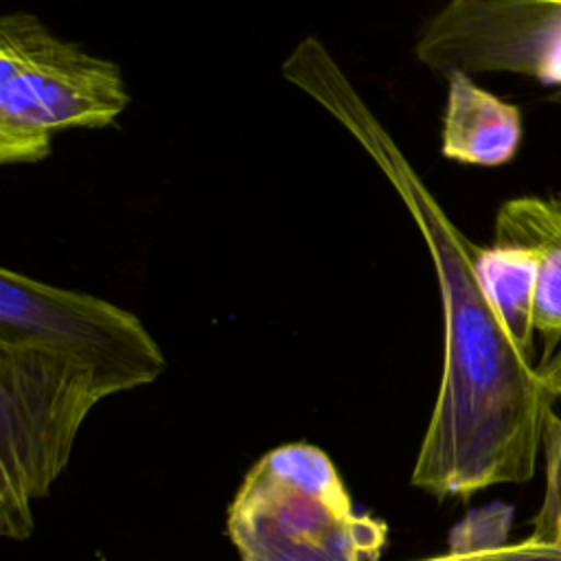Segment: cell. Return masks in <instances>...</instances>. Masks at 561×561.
Listing matches in <instances>:
<instances>
[{"mask_svg":"<svg viewBox=\"0 0 561 561\" xmlns=\"http://www.w3.org/2000/svg\"><path fill=\"white\" fill-rule=\"evenodd\" d=\"M285 81L320 105L390 182L430 252L443 307V373L412 484L436 497H471L528 482L552 397L513 342L476 274L478 245L449 219L373 107L313 35L280 64Z\"/></svg>","mask_w":561,"mask_h":561,"instance_id":"6da1fadb","label":"cell"},{"mask_svg":"<svg viewBox=\"0 0 561 561\" xmlns=\"http://www.w3.org/2000/svg\"><path fill=\"white\" fill-rule=\"evenodd\" d=\"M164 353L131 311L0 270V533L33 530L31 502L70 460L81 423L103 399L147 386Z\"/></svg>","mask_w":561,"mask_h":561,"instance_id":"7a4b0ae2","label":"cell"},{"mask_svg":"<svg viewBox=\"0 0 561 561\" xmlns=\"http://www.w3.org/2000/svg\"><path fill=\"white\" fill-rule=\"evenodd\" d=\"M228 533L241 561H377L386 524L353 511L331 458L316 445L287 443L245 473Z\"/></svg>","mask_w":561,"mask_h":561,"instance_id":"3957f363","label":"cell"},{"mask_svg":"<svg viewBox=\"0 0 561 561\" xmlns=\"http://www.w3.org/2000/svg\"><path fill=\"white\" fill-rule=\"evenodd\" d=\"M112 59L57 37L26 11L0 18V162L33 164L64 129H101L129 105Z\"/></svg>","mask_w":561,"mask_h":561,"instance_id":"277c9868","label":"cell"},{"mask_svg":"<svg viewBox=\"0 0 561 561\" xmlns=\"http://www.w3.org/2000/svg\"><path fill=\"white\" fill-rule=\"evenodd\" d=\"M414 55L445 79L517 72L561 88V0H451L425 20Z\"/></svg>","mask_w":561,"mask_h":561,"instance_id":"5b68a950","label":"cell"},{"mask_svg":"<svg viewBox=\"0 0 561 561\" xmlns=\"http://www.w3.org/2000/svg\"><path fill=\"white\" fill-rule=\"evenodd\" d=\"M522 112L517 105L480 88L467 75L447 79L440 153L447 160L500 167L515 158L522 145Z\"/></svg>","mask_w":561,"mask_h":561,"instance_id":"8992f818","label":"cell"},{"mask_svg":"<svg viewBox=\"0 0 561 561\" xmlns=\"http://www.w3.org/2000/svg\"><path fill=\"white\" fill-rule=\"evenodd\" d=\"M539 254L535 329L543 340V362L561 346V195H522L495 215V239Z\"/></svg>","mask_w":561,"mask_h":561,"instance_id":"52a82bcc","label":"cell"},{"mask_svg":"<svg viewBox=\"0 0 561 561\" xmlns=\"http://www.w3.org/2000/svg\"><path fill=\"white\" fill-rule=\"evenodd\" d=\"M476 274L508 335L533 359L539 254L517 243L478 245Z\"/></svg>","mask_w":561,"mask_h":561,"instance_id":"ba28073f","label":"cell"},{"mask_svg":"<svg viewBox=\"0 0 561 561\" xmlns=\"http://www.w3.org/2000/svg\"><path fill=\"white\" fill-rule=\"evenodd\" d=\"M543 502L533 517L530 537L546 543H561V416L550 408L543 423Z\"/></svg>","mask_w":561,"mask_h":561,"instance_id":"9c48e42d","label":"cell"},{"mask_svg":"<svg viewBox=\"0 0 561 561\" xmlns=\"http://www.w3.org/2000/svg\"><path fill=\"white\" fill-rule=\"evenodd\" d=\"M513 522V508L502 502L471 511L449 537V552H480L506 546V535Z\"/></svg>","mask_w":561,"mask_h":561,"instance_id":"30bf717a","label":"cell"},{"mask_svg":"<svg viewBox=\"0 0 561 561\" xmlns=\"http://www.w3.org/2000/svg\"><path fill=\"white\" fill-rule=\"evenodd\" d=\"M421 561H561V543H546L528 537L513 546L480 552H447Z\"/></svg>","mask_w":561,"mask_h":561,"instance_id":"8fae6325","label":"cell"},{"mask_svg":"<svg viewBox=\"0 0 561 561\" xmlns=\"http://www.w3.org/2000/svg\"><path fill=\"white\" fill-rule=\"evenodd\" d=\"M539 370V379L543 383V388L548 390V394L557 401L561 399V346L537 366Z\"/></svg>","mask_w":561,"mask_h":561,"instance_id":"7c38bea8","label":"cell"}]
</instances>
